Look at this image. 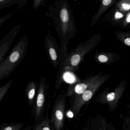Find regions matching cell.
I'll return each instance as SVG.
<instances>
[{
  "instance_id": "obj_1",
  "label": "cell",
  "mask_w": 130,
  "mask_h": 130,
  "mask_svg": "<svg viewBox=\"0 0 130 130\" xmlns=\"http://www.w3.org/2000/svg\"><path fill=\"white\" fill-rule=\"evenodd\" d=\"M28 40L24 36L15 45L9 56L0 63V80L8 77L22 62L27 52Z\"/></svg>"
},
{
  "instance_id": "obj_2",
  "label": "cell",
  "mask_w": 130,
  "mask_h": 130,
  "mask_svg": "<svg viewBox=\"0 0 130 130\" xmlns=\"http://www.w3.org/2000/svg\"><path fill=\"white\" fill-rule=\"evenodd\" d=\"M101 38V35L95 34L86 41L80 43L65 60L64 64V70H76L80 64L83 61L85 55L98 45L100 42Z\"/></svg>"
},
{
  "instance_id": "obj_3",
  "label": "cell",
  "mask_w": 130,
  "mask_h": 130,
  "mask_svg": "<svg viewBox=\"0 0 130 130\" xmlns=\"http://www.w3.org/2000/svg\"><path fill=\"white\" fill-rule=\"evenodd\" d=\"M126 86V80H123L112 92H109L110 88L108 87L98 95L96 102L101 104H108L109 110L113 111L118 106L119 100L125 91Z\"/></svg>"
},
{
  "instance_id": "obj_4",
  "label": "cell",
  "mask_w": 130,
  "mask_h": 130,
  "mask_svg": "<svg viewBox=\"0 0 130 130\" xmlns=\"http://www.w3.org/2000/svg\"><path fill=\"white\" fill-rule=\"evenodd\" d=\"M110 76L108 74L102 75L95 83L90 89L82 94L76 96L74 98L72 111L76 116L79 112L82 107L91 99L93 95L100 89L101 87L108 79Z\"/></svg>"
},
{
  "instance_id": "obj_5",
  "label": "cell",
  "mask_w": 130,
  "mask_h": 130,
  "mask_svg": "<svg viewBox=\"0 0 130 130\" xmlns=\"http://www.w3.org/2000/svg\"><path fill=\"white\" fill-rule=\"evenodd\" d=\"M102 75L100 73L95 76L88 77L81 83L75 85H71L67 90L66 95L68 96L78 95L82 94L85 91L92 87Z\"/></svg>"
},
{
  "instance_id": "obj_6",
  "label": "cell",
  "mask_w": 130,
  "mask_h": 130,
  "mask_svg": "<svg viewBox=\"0 0 130 130\" xmlns=\"http://www.w3.org/2000/svg\"><path fill=\"white\" fill-rule=\"evenodd\" d=\"M65 102V99H59L57 101L54 108L51 122L56 130H60L63 126Z\"/></svg>"
},
{
  "instance_id": "obj_7",
  "label": "cell",
  "mask_w": 130,
  "mask_h": 130,
  "mask_svg": "<svg viewBox=\"0 0 130 130\" xmlns=\"http://www.w3.org/2000/svg\"><path fill=\"white\" fill-rule=\"evenodd\" d=\"M20 25L14 27L0 42V63L4 60L13 41L19 31Z\"/></svg>"
},
{
  "instance_id": "obj_8",
  "label": "cell",
  "mask_w": 130,
  "mask_h": 130,
  "mask_svg": "<svg viewBox=\"0 0 130 130\" xmlns=\"http://www.w3.org/2000/svg\"><path fill=\"white\" fill-rule=\"evenodd\" d=\"M45 79L42 78L40 82V86L39 89L38 93L36 100V115L37 118L41 115L45 101V89H46Z\"/></svg>"
},
{
  "instance_id": "obj_9",
  "label": "cell",
  "mask_w": 130,
  "mask_h": 130,
  "mask_svg": "<svg viewBox=\"0 0 130 130\" xmlns=\"http://www.w3.org/2000/svg\"><path fill=\"white\" fill-rule=\"evenodd\" d=\"M119 55L113 52H98L95 54V59L99 63L109 64L119 60Z\"/></svg>"
},
{
  "instance_id": "obj_10",
  "label": "cell",
  "mask_w": 130,
  "mask_h": 130,
  "mask_svg": "<svg viewBox=\"0 0 130 130\" xmlns=\"http://www.w3.org/2000/svg\"><path fill=\"white\" fill-rule=\"evenodd\" d=\"M116 0H103L100 5L98 11L95 13L92 18L90 25L93 26L100 19L106 10L111 7L116 2Z\"/></svg>"
},
{
  "instance_id": "obj_11",
  "label": "cell",
  "mask_w": 130,
  "mask_h": 130,
  "mask_svg": "<svg viewBox=\"0 0 130 130\" xmlns=\"http://www.w3.org/2000/svg\"><path fill=\"white\" fill-rule=\"evenodd\" d=\"M116 35L120 42L130 48V32L117 31L116 32Z\"/></svg>"
},
{
  "instance_id": "obj_12",
  "label": "cell",
  "mask_w": 130,
  "mask_h": 130,
  "mask_svg": "<svg viewBox=\"0 0 130 130\" xmlns=\"http://www.w3.org/2000/svg\"><path fill=\"white\" fill-rule=\"evenodd\" d=\"M36 89V86L35 82L34 81L30 82L27 88V95L30 103L32 102V101L35 97Z\"/></svg>"
},
{
  "instance_id": "obj_13",
  "label": "cell",
  "mask_w": 130,
  "mask_h": 130,
  "mask_svg": "<svg viewBox=\"0 0 130 130\" xmlns=\"http://www.w3.org/2000/svg\"><path fill=\"white\" fill-rule=\"evenodd\" d=\"M118 9L123 12L130 10V0H122L119 1L117 4Z\"/></svg>"
},
{
  "instance_id": "obj_14",
  "label": "cell",
  "mask_w": 130,
  "mask_h": 130,
  "mask_svg": "<svg viewBox=\"0 0 130 130\" xmlns=\"http://www.w3.org/2000/svg\"><path fill=\"white\" fill-rule=\"evenodd\" d=\"M60 17L62 25H67L70 20V15L68 10L66 8L61 9L60 11Z\"/></svg>"
},
{
  "instance_id": "obj_15",
  "label": "cell",
  "mask_w": 130,
  "mask_h": 130,
  "mask_svg": "<svg viewBox=\"0 0 130 130\" xmlns=\"http://www.w3.org/2000/svg\"><path fill=\"white\" fill-rule=\"evenodd\" d=\"M12 81V80H11L9 82H8L6 85L1 87L0 89V102H1L3 100L6 93L10 87Z\"/></svg>"
},
{
  "instance_id": "obj_16",
  "label": "cell",
  "mask_w": 130,
  "mask_h": 130,
  "mask_svg": "<svg viewBox=\"0 0 130 130\" xmlns=\"http://www.w3.org/2000/svg\"><path fill=\"white\" fill-rule=\"evenodd\" d=\"M34 130H51L49 121L48 119L43 121L39 124L36 125Z\"/></svg>"
},
{
  "instance_id": "obj_17",
  "label": "cell",
  "mask_w": 130,
  "mask_h": 130,
  "mask_svg": "<svg viewBox=\"0 0 130 130\" xmlns=\"http://www.w3.org/2000/svg\"><path fill=\"white\" fill-rule=\"evenodd\" d=\"M48 53L52 60L54 62L57 61V54L55 48L53 47H50L48 48Z\"/></svg>"
},
{
  "instance_id": "obj_18",
  "label": "cell",
  "mask_w": 130,
  "mask_h": 130,
  "mask_svg": "<svg viewBox=\"0 0 130 130\" xmlns=\"http://www.w3.org/2000/svg\"><path fill=\"white\" fill-rule=\"evenodd\" d=\"M23 125L22 123L13 124L7 126L3 130H20Z\"/></svg>"
},
{
  "instance_id": "obj_19",
  "label": "cell",
  "mask_w": 130,
  "mask_h": 130,
  "mask_svg": "<svg viewBox=\"0 0 130 130\" xmlns=\"http://www.w3.org/2000/svg\"><path fill=\"white\" fill-rule=\"evenodd\" d=\"M65 80L68 82H73L74 80V77L72 74L70 73H66L64 74Z\"/></svg>"
},
{
  "instance_id": "obj_20",
  "label": "cell",
  "mask_w": 130,
  "mask_h": 130,
  "mask_svg": "<svg viewBox=\"0 0 130 130\" xmlns=\"http://www.w3.org/2000/svg\"><path fill=\"white\" fill-rule=\"evenodd\" d=\"M125 23L126 24H128L130 23V12H129L127 14L126 18H125Z\"/></svg>"
},
{
  "instance_id": "obj_21",
  "label": "cell",
  "mask_w": 130,
  "mask_h": 130,
  "mask_svg": "<svg viewBox=\"0 0 130 130\" xmlns=\"http://www.w3.org/2000/svg\"><path fill=\"white\" fill-rule=\"evenodd\" d=\"M106 127H107L108 130H116L115 128V127H114L113 125L111 123H109L107 125Z\"/></svg>"
},
{
  "instance_id": "obj_22",
  "label": "cell",
  "mask_w": 130,
  "mask_h": 130,
  "mask_svg": "<svg viewBox=\"0 0 130 130\" xmlns=\"http://www.w3.org/2000/svg\"><path fill=\"white\" fill-rule=\"evenodd\" d=\"M74 114L71 111H69L67 112V116L69 118H73L74 116Z\"/></svg>"
},
{
  "instance_id": "obj_23",
  "label": "cell",
  "mask_w": 130,
  "mask_h": 130,
  "mask_svg": "<svg viewBox=\"0 0 130 130\" xmlns=\"http://www.w3.org/2000/svg\"><path fill=\"white\" fill-rule=\"evenodd\" d=\"M123 17L122 14L120 13L117 12L115 14L116 18L117 19H120V18H122Z\"/></svg>"
},
{
  "instance_id": "obj_24",
  "label": "cell",
  "mask_w": 130,
  "mask_h": 130,
  "mask_svg": "<svg viewBox=\"0 0 130 130\" xmlns=\"http://www.w3.org/2000/svg\"><path fill=\"white\" fill-rule=\"evenodd\" d=\"M42 1H38H38H35V2H34V7H37V6L38 7V5L40 4H39V3H41V2H42Z\"/></svg>"
},
{
  "instance_id": "obj_25",
  "label": "cell",
  "mask_w": 130,
  "mask_h": 130,
  "mask_svg": "<svg viewBox=\"0 0 130 130\" xmlns=\"http://www.w3.org/2000/svg\"><path fill=\"white\" fill-rule=\"evenodd\" d=\"M128 106H129V116H128V118H129V120L130 121V103H129V105H128Z\"/></svg>"
},
{
  "instance_id": "obj_26",
  "label": "cell",
  "mask_w": 130,
  "mask_h": 130,
  "mask_svg": "<svg viewBox=\"0 0 130 130\" xmlns=\"http://www.w3.org/2000/svg\"><path fill=\"white\" fill-rule=\"evenodd\" d=\"M30 128H31L30 127H27L24 130H30Z\"/></svg>"
}]
</instances>
